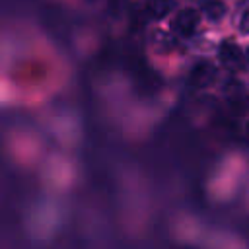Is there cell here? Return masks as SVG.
<instances>
[{
    "mask_svg": "<svg viewBox=\"0 0 249 249\" xmlns=\"http://www.w3.org/2000/svg\"><path fill=\"white\" fill-rule=\"evenodd\" d=\"M220 60L222 64L231 70V72H239L245 68V54L241 53V49L231 43V41H224L220 45Z\"/></svg>",
    "mask_w": 249,
    "mask_h": 249,
    "instance_id": "6da1fadb",
    "label": "cell"
},
{
    "mask_svg": "<svg viewBox=\"0 0 249 249\" xmlns=\"http://www.w3.org/2000/svg\"><path fill=\"white\" fill-rule=\"evenodd\" d=\"M198 19H200V16H198L196 10L185 8V10H181V12L175 16V19H173V29H175L179 35L189 37V35L195 33V29H196V25H198Z\"/></svg>",
    "mask_w": 249,
    "mask_h": 249,
    "instance_id": "7a4b0ae2",
    "label": "cell"
},
{
    "mask_svg": "<svg viewBox=\"0 0 249 249\" xmlns=\"http://www.w3.org/2000/svg\"><path fill=\"white\" fill-rule=\"evenodd\" d=\"M214 78H216V68L210 62H198L191 72V84L195 88H206L214 82Z\"/></svg>",
    "mask_w": 249,
    "mask_h": 249,
    "instance_id": "3957f363",
    "label": "cell"
},
{
    "mask_svg": "<svg viewBox=\"0 0 249 249\" xmlns=\"http://www.w3.org/2000/svg\"><path fill=\"white\" fill-rule=\"evenodd\" d=\"M202 12H204V16H206L208 19L218 21V19H222L224 14H226V4L220 2V0H210V2H206V4L202 6Z\"/></svg>",
    "mask_w": 249,
    "mask_h": 249,
    "instance_id": "277c9868",
    "label": "cell"
},
{
    "mask_svg": "<svg viewBox=\"0 0 249 249\" xmlns=\"http://www.w3.org/2000/svg\"><path fill=\"white\" fill-rule=\"evenodd\" d=\"M171 8H173V2L171 0H150L148 2V14L152 18H156V19L167 16Z\"/></svg>",
    "mask_w": 249,
    "mask_h": 249,
    "instance_id": "5b68a950",
    "label": "cell"
},
{
    "mask_svg": "<svg viewBox=\"0 0 249 249\" xmlns=\"http://www.w3.org/2000/svg\"><path fill=\"white\" fill-rule=\"evenodd\" d=\"M154 45H156V49H160V51H169L171 47H173V41L165 35V33H161V31H158L156 35H154Z\"/></svg>",
    "mask_w": 249,
    "mask_h": 249,
    "instance_id": "8992f818",
    "label": "cell"
},
{
    "mask_svg": "<svg viewBox=\"0 0 249 249\" xmlns=\"http://www.w3.org/2000/svg\"><path fill=\"white\" fill-rule=\"evenodd\" d=\"M241 31L249 33V12H245L243 18H241Z\"/></svg>",
    "mask_w": 249,
    "mask_h": 249,
    "instance_id": "52a82bcc",
    "label": "cell"
},
{
    "mask_svg": "<svg viewBox=\"0 0 249 249\" xmlns=\"http://www.w3.org/2000/svg\"><path fill=\"white\" fill-rule=\"evenodd\" d=\"M247 132H249V124H247Z\"/></svg>",
    "mask_w": 249,
    "mask_h": 249,
    "instance_id": "ba28073f",
    "label": "cell"
},
{
    "mask_svg": "<svg viewBox=\"0 0 249 249\" xmlns=\"http://www.w3.org/2000/svg\"><path fill=\"white\" fill-rule=\"evenodd\" d=\"M247 56H249V51H247Z\"/></svg>",
    "mask_w": 249,
    "mask_h": 249,
    "instance_id": "9c48e42d",
    "label": "cell"
}]
</instances>
